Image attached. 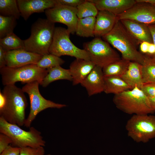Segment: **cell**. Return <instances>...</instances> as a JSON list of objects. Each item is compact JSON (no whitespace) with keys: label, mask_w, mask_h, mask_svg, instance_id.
<instances>
[{"label":"cell","mask_w":155,"mask_h":155,"mask_svg":"<svg viewBox=\"0 0 155 155\" xmlns=\"http://www.w3.org/2000/svg\"><path fill=\"white\" fill-rule=\"evenodd\" d=\"M136 3H145L155 6V0H135Z\"/></svg>","instance_id":"39"},{"label":"cell","mask_w":155,"mask_h":155,"mask_svg":"<svg viewBox=\"0 0 155 155\" xmlns=\"http://www.w3.org/2000/svg\"><path fill=\"white\" fill-rule=\"evenodd\" d=\"M0 46L6 51L25 49L24 40H21L13 33L0 38Z\"/></svg>","instance_id":"26"},{"label":"cell","mask_w":155,"mask_h":155,"mask_svg":"<svg viewBox=\"0 0 155 155\" xmlns=\"http://www.w3.org/2000/svg\"><path fill=\"white\" fill-rule=\"evenodd\" d=\"M0 73L2 83L5 86L15 84L18 82L27 84L37 82L41 85L48 70L39 67L36 64H31L17 68L6 66L0 68Z\"/></svg>","instance_id":"6"},{"label":"cell","mask_w":155,"mask_h":155,"mask_svg":"<svg viewBox=\"0 0 155 155\" xmlns=\"http://www.w3.org/2000/svg\"><path fill=\"white\" fill-rule=\"evenodd\" d=\"M130 61L121 58L107 65L102 68L104 76L121 77L127 69Z\"/></svg>","instance_id":"24"},{"label":"cell","mask_w":155,"mask_h":155,"mask_svg":"<svg viewBox=\"0 0 155 155\" xmlns=\"http://www.w3.org/2000/svg\"><path fill=\"white\" fill-rule=\"evenodd\" d=\"M0 15L12 17L18 19L21 14L17 0H0Z\"/></svg>","instance_id":"27"},{"label":"cell","mask_w":155,"mask_h":155,"mask_svg":"<svg viewBox=\"0 0 155 155\" xmlns=\"http://www.w3.org/2000/svg\"><path fill=\"white\" fill-rule=\"evenodd\" d=\"M44 155H51L50 154H47Z\"/></svg>","instance_id":"41"},{"label":"cell","mask_w":155,"mask_h":155,"mask_svg":"<svg viewBox=\"0 0 155 155\" xmlns=\"http://www.w3.org/2000/svg\"><path fill=\"white\" fill-rule=\"evenodd\" d=\"M11 144L12 141L8 136L5 134L0 133V154Z\"/></svg>","instance_id":"33"},{"label":"cell","mask_w":155,"mask_h":155,"mask_svg":"<svg viewBox=\"0 0 155 155\" xmlns=\"http://www.w3.org/2000/svg\"><path fill=\"white\" fill-rule=\"evenodd\" d=\"M96 65L90 60L76 59L71 63L69 69L73 85L81 84Z\"/></svg>","instance_id":"17"},{"label":"cell","mask_w":155,"mask_h":155,"mask_svg":"<svg viewBox=\"0 0 155 155\" xmlns=\"http://www.w3.org/2000/svg\"><path fill=\"white\" fill-rule=\"evenodd\" d=\"M5 101L0 107V117L19 127L24 125L28 103L24 92L15 84L5 86L2 92Z\"/></svg>","instance_id":"1"},{"label":"cell","mask_w":155,"mask_h":155,"mask_svg":"<svg viewBox=\"0 0 155 155\" xmlns=\"http://www.w3.org/2000/svg\"><path fill=\"white\" fill-rule=\"evenodd\" d=\"M94 3L99 11L105 10L117 16L133 6L135 0H90Z\"/></svg>","instance_id":"18"},{"label":"cell","mask_w":155,"mask_h":155,"mask_svg":"<svg viewBox=\"0 0 155 155\" xmlns=\"http://www.w3.org/2000/svg\"><path fill=\"white\" fill-rule=\"evenodd\" d=\"M128 136L137 143H146L155 138V116L133 115L127 121Z\"/></svg>","instance_id":"8"},{"label":"cell","mask_w":155,"mask_h":155,"mask_svg":"<svg viewBox=\"0 0 155 155\" xmlns=\"http://www.w3.org/2000/svg\"><path fill=\"white\" fill-rule=\"evenodd\" d=\"M65 61L60 57L49 53L43 55L36 64L39 67L47 69L63 64Z\"/></svg>","instance_id":"30"},{"label":"cell","mask_w":155,"mask_h":155,"mask_svg":"<svg viewBox=\"0 0 155 155\" xmlns=\"http://www.w3.org/2000/svg\"><path fill=\"white\" fill-rule=\"evenodd\" d=\"M121 77L132 89L137 87L141 89L144 83L142 65L135 61H130L127 69Z\"/></svg>","instance_id":"20"},{"label":"cell","mask_w":155,"mask_h":155,"mask_svg":"<svg viewBox=\"0 0 155 155\" xmlns=\"http://www.w3.org/2000/svg\"><path fill=\"white\" fill-rule=\"evenodd\" d=\"M148 25L152 36L153 43L155 46V24ZM152 57L155 58V54Z\"/></svg>","instance_id":"38"},{"label":"cell","mask_w":155,"mask_h":155,"mask_svg":"<svg viewBox=\"0 0 155 155\" xmlns=\"http://www.w3.org/2000/svg\"><path fill=\"white\" fill-rule=\"evenodd\" d=\"M70 34L67 29L55 27L49 53L59 57L67 55L76 59L90 60L88 52L84 49L78 48L71 42L70 39Z\"/></svg>","instance_id":"7"},{"label":"cell","mask_w":155,"mask_h":155,"mask_svg":"<svg viewBox=\"0 0 155 155\" xmlns=\"http://www.w3.org/2000/svg\"><path fill=\"white\" fill-rule=\"evenodd\" d=\"M120 21L127 32L139 44L144 42L153 43L148 25L129 20Z\"/></svg>","instance_id":"15"},{"label":"cell","mask_w":155,"mask_h":155,"mask_svg":"<svg viewBox=\"0 0 155 155\" xmlns=\"http://www.w3.org/2000/svg\"><path fill=\"white\" fill-rule=\"evenodd\" d=\"M113 101L117 108L128 114L148 115L155 112L148 97L137 87L114 95Z\"/></svg>","instance_id":"4"},{"label":"cell","mask_w":155,"mask_h":155,"mask_svg":"<svg viewBox=\"0 0 155 155\" xmlns=\"http://www.w3.org/2000/svg\"><path fill=\"white\" fill-rule=\"evenodd\" d=\"M47 69L48 73L41 85L43 87H45L51 83L57 80H67L72 81L69 69H65L59 65Z\"/></svg>","instance_id":"22"},{"label":"cell","mask_w":155,"mask_h":155,"mask_svg":"<svg viewBox=\"0 0 155 155\" xmlns=\"http://www.w3.org/2000/svg\"><path fill=\"white\" fill-rule=\"evenodd\" d=\"M44 12L47 19L54 23L65 24L71 34L75 33L78 19L77 8L59 5L47 9Z\"/></svg>","instance_id":"11"},{"label":"cell","mask_w":155,"mask_h":155,"mask_svg":"<svg viewBox=\"0 0 155 155\" xmlns=\"http://www.w3.org/2000/svg\"><path fill=\"white\" fill-rule=\"evenodd\" d=\"M148 98L151 107L155 110V97Z\"/></svg>","instance_id":"40"},{"label":"cell","mask_w":155,"mask_h":155,"mask_svg":"<svg viewBox=\"0 0 155 155\" xmlns=\"http://www.w3.org/2000/svg\"><path fill=\"white\" fill-rule=\"evenodd\" d=\"M45 152L42 146L37 148L23 147L20 148V155H44Z\"/></svg>","instance_id":"31"},{"label":"cell","mask_w":155,"mask_h":155,"mask_svg":"<svg viewBox=\"0 0 155 155\" xmlns=\"http://www.w3.org/2000/svg\"><path fill=\"white\" fill-rule=\"evenodd\" d=\"M96 19V17H94L78 18L75 30L76 34L83 37H94Z\"/></svg>","instance_id":"23"},{"label":"cell","mask_w":155,"mask_h":155,"mask_svg":"<svg viewBox=\"0 0 155 155\" xmlns=\"http://www.w3.org/2000/svg\"><path fill=\"white\" fill-rule=\"evenodd\" d=\"M17 1L21 16L26 21L33 13L44 12L59 5L57 0H18Z\"/></svg>","instance_id":"14"},{"label":"cell","mask_w":155,"mask_h":155,"mask_svg":"<svg viewBox=\"0 0 155 155\" xmlns=\"http://www.w3.org/2000/svg\"><path fill=\"white\" fill-rule=\"evenodd\" d=\"M142 65L143 80L144 83H155V58L145 54Z\"/></svg>","instance_id":"25"},{"label":"cell","mask_w":155,"mask_h":155,"mask_svg":"<svg viewBox=\"0 0 155 155\" xmlns=\"http://www.w3.org/2000/svg\"><path fill=\"white\" fill-rule=\"evenodd\" d=\"M20 148L9 145L0 155H20Z\"/></svg>","instance_id":"35"},{"label":"cell","mask_w":155,"mask_h":155,"mask_svg":"<svg viewBox=\"0 0 155 155\" xmlns=\"http://www.w3.org/2000/svg\"><path fill=\"white\" fill-rule=\"evenodd\" d=\"M117 17L119 20H129L147 25L155 24V6L145 3H136Z\"/></svg>","instance_id":"12"},{"label":"cell","mask_w":155,"mask_h":155,"mask_svg":"<svg viewBox=\"0 0 155 155\" xmlns=\"http://www.w3.org/2000/svg\"><path fill=\"white\" fill-rule=\"evenodd\" d=\"M104 76L102 68L95 65L80 84L87 90L89 96L104 92Z\"/></svg>","instance_id":"16"},{"label":"cell","mask_w":155,"mask_h":155,"mask_svg":"<svg viewBox=\"0 0 155 155\" xmlns=\"http://www.w3.org/2000/svg\"><path fill=\"white\" fill-rule=\"evenodd\" d=\"M83 46L89 54L90 60L102 68L121 58L110 44L101 37H95L84 43Z\"/></svg>","instance_id":"9"},{"label":"cell","mask_w":155,"mask_h":155,"mask_svg":"<svg viewBox=\"0 0 155 155\" xmlns=\"http://www.w3.org/2000/svg\"><path fill=\"white\" fill-rule=\"evenodd\" d=\"M85 1V0H57L59 5L74 8H77Z\"/></svg>","instance_id":"34"},{"label":"cell","mask_w":155,"mask_h":155,"mask_svg":"<svg viewBox=\"0 0 155 155\" xmlns=\"http://www.w3.org/2000/svg\"><path fill=\"white\" fill-rule=\"evenodd\" d=\"M0 132L8 136L14 147L22 148L30 147L37 148L45 146L40 131L33 127L28 131L24 130L19 126L10 123L0 117Z\"/></svg>","instance_id":"5"},{"label":"cell","mask_w":155,"mask_h":155,"mask_svg":"<svg viewBox=\"0 0 155 155\" xmlns=\"http://www.w3.org/2000/svg\"><path fill=\"white\" fill-rule=\"evenodd\" d=\"M77 8V15L79 19L90 17H96L99 11L95 4L90 0H85Z\"/></svg>","instance_id":"28"},{"label":"cell","mask_w":155,"mask_h":155,"mask_svg":"<svg viewBox=\"0 0 155 155\" xmlns=\"http://www.w3.org/2000/svg\"><path fill=\"white\" fill-rule=\"evenodd\" d=\"M102 38L121 53L122 58L141 65L143 63L144 55L137 51L139 44L127 32L120 20H117L113 29Z\"/></svg>","instance_id":"2"},{"label":"cell","mask_w":155,"mask_h":155,"mask_svg":"<svg viewBox=\"0 0 155 155\" xmlns=\"http://www.w3.org/2000/svg\"><path fill=\"white\" fill-rule=\"evenodd\" d=\"M42 56L25 49L8 51L5 54L6 66L9 67L17 68L29 64H36Z\"/></svg>","instance_id":"13"},{"label":"cell","mask_w":155,"mask_h":155,"mask_svg":"<svg viewBox=\"0 0 155 155\" xmlns=\"http://www.w3.org/2000/svg\"><path fill=\"white\" fill-rule=\"evenodd\" d=\"M104 92L107 94H113L115 95L132 89L121 77L111 76L104 77Z\"/></svg>","instance_id":"21"},{"label":"cell","mask_w":155,"mask_h":155,"mask_svg":"<svg viewBox=\"0 0 155 155\" xmlns=\"http://www.w3.org/2000/svg\"><path fill=\"white\" fill-rule=\"evenodd\" d=\"M141 89L148 98L155 97V83H144Z\"/></svg>","instance_id":"32"},{"label":"cell","mask_w":155,"mask_h":155,"mask_svg":"<svg viewBox=\"0 0 155 155\" xmlns=\"http://www.w3.org/2000/svg\"><path fill=\"white\" fill-rule=\"evenodd\" d=\"M6 52L0 46V69L6 66L5 60Z\"/></svg>","instance_id":"36"},{"label":"cell","mask_w":155,"mask_h":155,"mask_svg":"<svg viewBox=\"0 0 155 155\" xmlns=\"http://www.w3.org/2000/svg\"><path fill=\"white\" fill-rule=\"evenodd\" d=\"M39 84L38 82H34L26 84L22 89L24 93L28 94L30 100V112L24 125L27 127H30L37 115L42 111L49 108H60L67 106L44 98L40 92Z\"/></svg>","instance_id":"10"},{"label":"cell","mask_w":155,"mask_h":155,"mask_svg":"<svg viewBox=\"0 0 155 155\" xmlns=\"http://www.w3.org/2000/svg\"><path fill=\"white\" fill-rule=\"evenodd\" d=\"M150 43L146 42H144L140 44V49L143 53L146 54L147 53Z\"/></svg>","instance_id":"37"},{"label":"cell","mask_w":155,"mask_h":155,"mask_svg":"<svg viewBox=\"0 0 155 155\" xmlns=\"http://www.w3.org/2000/svg\"><path fill=\"white\" fill-rule=\"evenodd\" d=\"M48 19L39 18L32 25L31 35L24 40L25 50L44 55L49 53L55 27Z\"/></svg>","instance_id":"3"},{"label":"cell","mask_w":155,"mask_h":155,"mask_svg":"<svg viewBox=\"0 0 155 155\" xmlns=\"http://www.w3.org/2000/svg\"><path fill=\"white\" fill-rule=\"evenodd\" d=\"M96 18L94 33L95 37H102L110 32L118 20L116 16L105 10L99 11Z\"/></svg>","instance_id":"19"},{"label":"cell","mask_w":155,"mask_h":155,"mask_svg":"<svg viewBox=\"0 0 155 155\" xmlns=\"http://www.w3.org/2000/svg\"><path fill=\"white\" fill-rule=\"evenodd\" d=\"M16 20L13 17L0 15V38L13 33L17 24Z\"/></svg>","instance_id":"29"}]
</instances>
